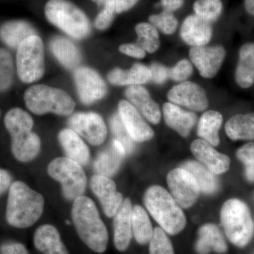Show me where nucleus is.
<instances>
[{
  "mask_svg": "<svg viewBox=\"0 0 254 254\" xmlns=\"http://www.w3.org/2000/svg\"><path fill=\"white\" fill-rule=\"evenodd\" d=\"M44 206V197L41 193L24 182H13L6 203V222L15 228H28L41 218Z\"/></svg>",
  "mask_w": 254,
  "mask_h": 254,
  "instance_id": "obj_1",
  "label": "nucleus"
},
{
  "mask_svg": "<svg viewBox=\"0 0 254 254\" xmlns=\"http://www.w3.org/2000/svg\"><path fill=\"white\" fill-rule=\"evenodd\" d=\"M4 126L11 137L13 156L20 163H29L39 154L41 141L32 131L34 122L29 113L21 108H14L5 115Z\"/></svg>",
  "mask_w": 254,
  "mask_h": 254,
  "instance_id": "obj_2",
  "label": "nucleus"
},
{
  "mask_svg": "<svg viewBox=\"0 0 254 254\" xmlns=\"http://www.w3.org/2000/svg\"><path fill=\"white\" fill-rule=\"evenodd\" d=\"M71 218L82 242L93 252L102 254L108 243V233L93 200L85 195L73 202Z\"/></svg>",
  "mask_w": 254,
  "mask_h": 254,
  "instance_id": "obj_3",
  "label": "nucleus"
},
{
  "mask_svg": "<svg viewBox=\"0 0 254 254\" xmlns=\"http://www.w3.org/2000/svg\"><path fill=\"white\" fill-rule=\"evenodd\" d=\"M143 200L147 210L164 231L175 235L185 228V214L173 195L163 187H150L145 191Z\"/></svg>",
  "mask_w": 254,
  "mask_h": 254,
  "instance_id": "obj_4",
  "label": "nucleus"
},
{
  "mask_svg": "<svg viewBox=\"0 0 254 254\" xmlns=\"http://www.w3.org/2000/svg\"><path fill=\"white\" fill-rule=\"evenodd\" d=\"M25 104L31 113L37 115L53 113L60 116H68L73 113L76 103L63 90L37 84L25 91Z\"/></svg>",
  "mask_w": 254,
  "mask_h": 254,
  "instance_id": "obj_5",
  "label": "nucleus"
},
{
  "mask_svg": "<svg viewBox=\"0 0 254 254\" xmlns=\"http://www.w3.org/2000/svg\"><path fill=\"white\" fill-rule=\"evenodd\" d=\"M45 14L52 24L71 38L83 39L91 33V23L86 14L68 0H49Z\"/></svg>",
  "mask_w": 254,
  "mask_h": 254,
  "instance_id": "obj_6",
  "label": "nucleus"
},
{
  "mask_svg": "<svg viewBox=\"0 0 254 254\" xmlns=\"http://www.w3.org/2000/svg\"><path fill=\"white\" fill-rule=\"evenodd\" d=\"M220 218L227 238L233 245L244 247L254 235V222L250 208L242 200L233 198L222 205Z\"/></svg>",
  "mask_w": 254,
  "mask_h": 254,
  "instance_id": "obj_7",
  "label": "nucleus"
},
{
  "mask_svg": "<svg viewBox=\"0 0 254 254\" xmlns=\"http://www.w3.org/2000/svg\"><path fill=\"white\" fill-rule=\"evenodd\" d=\"M48 173L61 185L62 193L65 199L73 201L83 195L86 189L87 177L80 164L67 157H60L50 162Z\"/></svg>",
  "mask_w": 254,
  "mask_h": 254,
  "instance_id": "obj_8",
  "label": "nucleus"
},
{
  "mask_svg": "<svg viewBox=\"0 0 254 254\" xmlns=\"http://www.w3.org/2000/svg\"><path fill=\"white\" fill-rule=\"evenodd\" d=\"M16 71L25 83L38 81L45 73V53L43 41L38 35L26 38L16 49Z\"/></svg>",
  "mask_w": 254,
  "mask_h": 254,
  "instance_id": "obj_9",
  "label": "nucleus"
},
{
  "mask_svg": "<svg viewBox=\"0 0 254 254\" xmlns=\"http://www.w3.org/2000/svg\"><path fill=\"white\" fill-rule=\"evenodd\" d=\"M73 80L83 104H93L105 98L108 93L104 79L93 68L78 66L73 71Z\"/></svg>",
  "mask_w": 254,
  "mask_h": 254,
  "instance_id": "obj_10",
  "label": "nucleus"
},
{
  "mask_svg": "<svg viewBox=\"0 0 254 254\" xmlns=\"http://www.w3.org/2000/svg\"><path fill=\"white\" fill-rule=\"evenodd\" d=\"M67 123L69 128L92 145L103 144L106 139L108 130L99 114L91 112L75 113L70 117Z\"/></svg>",
  "mask_w": 254,
  "mask_h": 254,
  "instance_id": "obj_11",
  "label": "nucleus"
},
{
  "mask_svg": "<svg viewBox=\"0 0 254 254\" xmlns=\"http://www.w3.org/2000/svg\"><path fill=\"white\" fill-rule=\"evenodd\" d=\"M167 182L172 195L184 208H190L197 200L200 189L194 177L183 168H177L169 173Z\"/></svg>",
  "mask_w": 254,
  "mask_h": 254,
  "instance_id": "obj_12",
  "label": "nucleus"
},
{
  "mask_svg": "<svg viewBox=\"0 0 254 254\" xmlns=\"http://www.w3.org/2000/svg\"><path fill=\"white\" fill-rule=\"evenodd\" d=\"M226 57V50L222 46H202L190 48V61L205 78L215 77Z\"/></svg>",
  "mask_w": 254,
  "mask_h": 254,
  "instance_id": "obj_13",
  "label": "nucleus"
},
{
  "mask_svg": "<svg viewBox=\"0 0 254 254\" xmlns=\"http://www.w3.org/2000/svg\"><path fill=\"white\" fill-rule=\"evenodd\" d=\"M170 103L195 112H203L208 106L205 90L198 83L184 81L175 85L168 93Z\"/></svg>",
  "mask_w": 254,
  "mask_h": 254,
  "instance_id": "obj_14",
  "label": "nucleus"
},
{
  "mask_svg": "<svg viewBox=\"0 0 254 254\" xmlns=\"http://www.w3.org/2000/svg\"><path fill=\"white\" fill-rule=\"evenodd\" d=\"M90 187L105 215L109 218L115 216L124 200L123 194L117 190L115 182L110 177L95 175L91 177Z\"/></svg>",
  "mask_w": 254,
  "mask_h": 254,
  "instance_id": "obj_15",
  "label": "nucleus"
},
{
  "mask_svg": "<svg viewBox=\"0 0 254 254\" xmlns=\"http://www.w3.org/2000/svg\"><path fill=\"white\" fill-rule=\"evenodd\" d=\"M118 115L133 141H149L154 136V132L151 127L128 100H123L119 103Z\"/></svg>",
  "mask_w": 254,
  "mask_h": 254,
  "instance_id": "obj_16",
  "label": "nucleus"
},
{
  "mask_svg": "<svg viewBox=\"0 0 254 254\" xmlns=\"http://www.w3.org/2000/svg\"><path fill=\"white\" fill-rule=\"evenodd\" d=\"M182 41L191 47L205 46L210 43L213 36L211 23L190 14L184 19L180 32Z\"/></svg>",
  "mask_w": 254,
  "mask_h": 254,
  "instance_id": "obj_17",
  "label": "nucleus"
},
{
  "mask_svg": "<svg viewBox=\"0 0 254 254\" xmlns=\"http://www.w3.org/2000/svg\"><path fill=\"white\" fill-rule=\"evenodd\" d=\"M190 150L195 158L203 164L214 175H221L228 171L230 159L227 155L219 153L214 149L213 145L199 138L194 140L190 144Z\"/></svg>",
  "mask_w": 254,
  "mask_h": 254,
  "instance_id": "obj_18",
  "label": "nucleus"
},
{
  "mask_svg": "<svg viewBox=\"0 0 254 254\" xmlns=\"http://www.w3.org/2000/svg\"><path fill=\"white\" fill-rule=\"evenodd\" d=\"M128 101L150 123L157 125L161 120V111L149 92L142 86H128L125 91Z\"/></svg>",
  "mask_w": 254,
  "mask_h": 254,
  "instance_id": "obj_19",
  "label": "nucleus"
},
{
  "mask_svg": "<svg viewBox=\"0 0 254 254\" xmlns=\"http://www.w3.org/2000/svg\"><path fill=\"white\" fill-rule=\"evenodd\" d=\"M125 155L123 145L114 139L95 158L93 164L95 173L108 177L114 176L120 170Z\"/></svg>",
  "mask_w": 254,
  "mask_h": 254,
  "instance_id": "obj_20",
  "label": "nucleus"
},
{
  "mask_svg": "<svg viewBox=\"0 0 254 254\" xmlns=\"http://www.w3.org/2000/svg\"><path fill=\"white\" fill-rule=\"evenodd\" d=\"M133 206L131 200H123L114 216V242L117 250L124 252L128 248L132 237L131 216Z\"/></svg>",
  "mask_w": 254,
  "mask_h": 254,
  "instance_id": "obj_21",
  "label": "nucleus"
},
{
  "mask_svg": "<svg viewBox=\"0 0 254 254\" xmlns=\"http://www.w3.org/2000/svg\"><path fill=\"white\" fill-rule=\"evenodd\" d=\"M58 140L67 158L81 166L88 165L91 160V152L78 133L71 128H64L58 134Z\"/></svg>",
  "mask_w": 254,
  "mask_h": 254,
  "instance_id": "obj_22",
  "label": "nucleus"
},
{
  "mask_svg": "<svg viewBox=\"0 0 254 254\" xmlns=\"http://www.w3.org/2000/svg\"><path fill=\"white\" fill-rule=\"evenodd\" d=\"M163 112L165 123L169 127L177 131L180 136H190V131L197 122L195 113L182 109L179 105L170 102L163 105Z\"/></svg>",
  "mask_w": 254,
  "mask_h": 254,
  "instance_id": "obj_23",
  "label": "nucleus"
},
{
  "mask_svg": "<svg viewBox=\"0 0 254 254\" xmlns=\"http://www.w3.org/2000/svg\"><path fill=\"white\" fill-rule=\"evenodd\" d=\"M151 79L149 66L140 63L134 64L128 69L113 68L108 74V81L114 86H142Z\"/></svg>",
  "mask_w": 254,
  "mask_h": 254,
  "instance_id": "obj_24",
  "label": "nucleus"
},
{
  "mask_svg": "<svg viewBox=\"0 0 254 254\" xmlns=\"http://www.w3.org/2000/svg\"><path fill=\"white\" fill-rule=\"evenodd\" d=\"M49 46L52 53L64 67L73 71L78 67L81 63V53L71 40L56 36L52 38Z\"/></svg>",
  "mask_w": 254,
  "mask_h": 254,
  "instance_id": "obj_25",
  "label": "nucleus"
},
{
  "mask_svg": "<svg viewBox=\"0 0 254 254\" xmlns=\"http://www.w3.org/2000/svg\"><path fill=\"white\" fill-rule=\"evenodd\" d=\"M36 248L44 254H69L61 240L58 229L52 225H41L33 237Z\"/></svg>",
  "mask_w": 254,
  "mask_h": 254,
  "instance_id": "obj_26",
  "label": "nucleus"
},
{
  "mask_svg": "<svg viewBox=\"0 0 254 254\" xmlns=\"http://www.w3.org/2000/svg\"><path fill=\"white\" fill-rule=\"evenodd\" d=\"M35 35L36 29L23 20L7 21L0 26V40L11 49H17L26 38Z\"/></svg>",
  "mask_w": 254,
  "mask_h": 254,
  "instance_id": "obj_27",
  "label": "nucleus"
},
{
  "mask_svg": "<svg viewBox=\"0 0 254 254\" xmlns=\"http://www.w3.org/2000/svg\"><path fill=\"white\" fill-rule=\"evenodd\" d=\"M235 75L240 88L247 89L254 84V42L241 47Z\"/></svg>",
  "mask_w": 254,
  "mask_h": 254,
  "instance_id": "obj_28",
  "label": "nucleus"
},
{
  "mask_svg": "<svg viewBox=\"0 0 254 254\" xmlns=\"http://www.w3.org/2000/svg\"><path fill=\"white\" fill-rule=\"evenodd\" d=\"M198 240L195 249L199 254H208L213 250L217 253H225L227 245L218 227L213 224H205L199 229Z\"/></svg>",
  "mask_w": 254,
  "mask_h": 254,
  "instance_id": "obj_29",
  "label": "nucleus"
},
{
  "mask_svg": "<svg viewBox=\"0 0 254 254\" xmlns=\"http://www.w3.org/2000/svg\"><path fill=\"white\" fill-rule=\"evenodd\" d=\"M225 128L227 136L233 141L254 140V113L234 115Z\"/></svg>",
  "mask_w": 254,
  "mask_h": 254,
  "instance_id": "obj_30",
  "label": "nucleus"
},
{
  "mask_svg": "<svg viewBox=\"0 0 254 254\" xmlns=\"http://www.w3.org/2000/svg\"><path fill=\"white\" fill-rule=\"evenodd\" d=\"M223 122L222 114L215 110L205 112L198 122L197 133L201 139L208 142L213 146L220 143L219 131Z\"/></svg>",
  "mask_w": 254,
  "mask_h": 254,
  "instance_id": "obj_31",
  "label": "nucleus"
},
{
  "mask_svg": "<svg viewBox=\"0 0 254 254\" xmlns=\"http://www.w3.org/2000/svg\"><path fill=\"white\" fill-rule=\"evenodd\" d=\"M182 168L185 169L194 177L199 187L200 191L206 194H211L218 190L219 185L216 177L201 164L190 160L184 163Z\"/></svg>",
  "mask_w": 254,
  "mask_h": 254,
  "instance_id": "obj_32",
  "label": "nucleus"
},
{
  "mask_svg": "<svg viewBox=\"0 0 254 254\" xmlns=\"http://www.w3.org/2000/svg\"><path fill=\"white\" fill-rule=\"evenodd\" d=\"M131 225L132 232L138 243L145 245L151 240L153 235L151 222L148 214L140 205L133 207Z\"/></svg>",
  "mask_w": 254,
  "mask_h": 254,
  "instance_id": "obj_33",
  "label": "nucleus"
},
{
  "mask_svg": "<svg viewBox=\"0 0 254 254\" xmlns=\"http://www.w3.org/2000/svg\"><path fill=\"white\" fill-rule=\"evenodd\" d=\"M137 35L136 44L146 53H154L160 46V35L158 29L149 22L137 23L135 26Z\"/></svg>",
  "mask_w": 254,
  "mask_h": 254,
  "instance_id": "obj_34",
  "label": "nucleus"
},
{
  "mask_svg": "<svg viewBox=\"0 0 254 254\" xmlns=\"http://www.w3.org/2000/svg\"><path fill=\"white\" fill-rule=\"evenodd\" d=\"M194 14L210 23L218 21L223 11L221 0H195L193 4Z\"/></svg>",
  "mask_w": 254,
  "mask_h": 254,
  "instance_id": "obj_35",
  "label": "nucleus"
},
{
  "mask_svg": "<svg viewBox=\"0 0 254 254\" xmlns=\"http://www.w3.org/2000/svg\"><path fill=\"white\" fill-rule=\"evenodd\" d=\"M14 66L8 50L0 48V93L8 91L14 81Z\"/></svg>",
  "mask_w": 254,
  "mask_h": 254,
  "instance_id": "obj_36",
  "label": "nucleus"
},
{
  "mask_svg": "<svg viewBox=\"0 0 254 254\" xmlns=\"http://www.w3.org/2000/svg\"><path fill=\"white\" fill-rule=\"evenodd\" d=\"M98 5L100 11L95 19V26L99 31H105L111 26L115 18V0H92Z\"/></svg>",
  "mask_w": 254,
  "mask_h": 254,
  "instance_id": "obj_37",
  "label": "nucleus"
},
{
  "mask_svg": "<svg viewBox=\"0 0 254 254\" xmlns=\"http://www.w3.org/2000/svg\"><path fill=\"white\" fill-rule=\"evenodd\" d=\"M148 22L167 36L174 34L179 26L178 19L174 13L163 10L158 14L150 15Z\"/></svg>",
  "mask_w": 254,
  "mask_h": 254,
  "instance_id": "obj_38",
  "label": "nucleus"
},
{
  "mask_svg": "<svg viewBox=\"0 0 254 254\" xmlns=\"http://www.w3.org/2000/svg\"><path fill=\"white\" fill-rule=\"evenodd\" d=\"M110 128L115 139L123 145L127 153H131L134 150V141L128 134L120 115L115 114L110 120Z\"/></svg>",
  "mask_w": 254,
  "mask_h": 254,
  "instance_id": "obj_39",
  "label": "nucleus"
},
{
  "mask_svg": "<svg viewBox=\"0 0 254 254\" xmlns=\"http://www.w3.org/2000/svg\"><path fill=\"white\" fill-rule=\"evenodd\" d=\"M150 242V254H175L171 242L160 227L155 229Z\"/></svg>",
  "mask_w": 254,
  "mask_h": 254,
  "instance_id": "obj_40",
  "label": "nucleus"
},
{
  "mask_svg": "<svg viewBox=\"0 0 254 254\" xmlns=\"http://www.w3.org/2000/svg\"><path fill=\"white\" fill-rule=\"evenodd\" d=\"M193 66L191 62L187 59L180 60L173 66L170 68V78L174 81H186L193 74Z\"/></svg>",
  "mask_w": 254,
  "mask_h": 254,
  "instance_id": "obj_41",
  "label": "nucleus"
},
{
  "mask_svg": "<svg viewBox=\"0 0 254 254\" xmlns=\"http://www.w3.org/2000/svg\"><path fill=\"white\" fill-rule=\"evenodd\" d=\"M151 81L155 84L162 85L170 78V68L159 63H153L149 66Z\"/></svg>",
  "mask_w": 254,
  "mask_h": 254,
  "instance_id": "obj_42",
  "label": "nucleus"
},
{
  "mask_svg": "<svg viewBox=\"0 0 254 254\" xmlns=\"http://www.w3.org/2000/svg\"><path fill=\"white\" fill-rule=\"evenodd\" d=\"M237 157L245 166L254 165V142L246 143L239 148Z\"/></svg>",
  "mask_w": 254,
  "mask_h": 254,
  "instance_id": "obj_43",
  "label": "nucleus"
},
{
  "mask_svg": "<svg viewBox=\"0 0 254 254\" xmlns=\"http://www.w3.org/2000/svg\"><path fill=\"white\" fill-rule=\"evenodd\" d=\"M119 51L124 55L138 60L143 59L146 55V52L142 49L136 43H126L121 45L119 47Z\"/></svg>",
  "mask_w": 254,
  "mask_h": 254,
  "instance_id": "obj_44",
  "label": "nucleus"
},
{
  "mask_svg": "<svg viewBox=\"0 0 254 254\" xmlns=\"http://www.w3.org/2000/svg\"><path fill=\"white\" fill-rule=\"evenodd\" d=\"M1 254H28L27 249L20 243L4 244L1 247Z\"/></svg>",
  "mask_w": 254,
  "mask_h": 254,
  "instance_id": "obj_45",
  "label": "nucleus"
},
{
  "mask_svg": "<svg viewBox=\"0 0 254 254\" xmlns=\"http://www.w3.org/2000/svg\"><path fill=\"white\" fill-rule=\"evenodd\" d=\"M185 0H160V6L163 11L175 13L181 9L185 4Z\"/></svg>",
  "mask_w": 254,
  "mask_h": 254,
  "instance_id": "obj_46",
  "label": "nucleus"
},
{
  "mask_svg": "<svg viewBox=\"0 0 254 254\" xmlns=\"http://www.w3.org/2000/svg\"><path fill=\"white\" fill-rule=\"evenodd\" d=\"M11 181L12 177L11 174L7 170L0 168V196L9 190L12 184Z\"/></svg>",
  "mask_w": 254,
  "mask_h": 254,
  "instance_id": "obj_47",
  "label": "nucleus"
},
{
  "mask_svg": "<svg viewBox=\"0 0 254 254\" xmlns=\"http://www.w3.org/2000/svg\"><path fill=\"white\" fill-rule=\"evenodd\" d=\"M115 11L117 14H122L132 9L138 0H115Z\"/></svg>",
  "mask_w": 254,
  "mask_h": 254,
  "instance_id": "obj_48",
  "label": "nucleus"
},
{
  "mask_svg": "<svg viewBox=\"0 0 254 254\" xmlns=\"http://www.w3.org/2000/svg\"><path fill=\"white\" fill-rule=\"evenodd\" d=\"M245 176L248 181L254 182V165L245 166Z\"/></svg>",
  "mask_w": 254,
  "mask_h": 254,
  "instance_id": "obj_49",
  "label": "nucleus"
},
{
  "mask_svg": "<svg viewBox=\"0 0 254 254\" xmlns=\"http://www.w3.org/2000/svg\"><path fill=\"white\" fill-rule=\"evenodd\" d=\"M244 5L246 11L254 17V0H245Z\"/></svg>",
  "mask_w": 254,
  "mask_h": 254,
  "instance_id": "obj_50",
  "label": "nucleus"
},
{
  "mask_svg": "<svg viewBox=\"0 0 254 254\" xmlns=\"http://www.w3.org/2000/svg\"><path fill=\"white\" fill-rule=\"evenodd\" d=\"M0 115H1V113H0Z\"/></svg>",
  "mask_w": 254,
  "mask_h": 254,
  "instance_id": "obj_51",
  "label": "nucleus"
}]
</instances>
